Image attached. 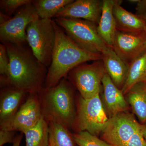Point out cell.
Segmentation results:
<instances>
[{"label": "cell", "instance_id": "30bf717a", "mask_svg": "<svg viewBox=\"0 0 146 146\" xmlns=\"http://www.w3.org/2000/svg\"><path fill=\"white\" fill-rule=\"evenodd\" d=\"M42 116L40 99L38 94H29L13 119L0 129L19 131L24 133L38 123Z\"/></svg>", "mask_w": 146, "mask_h": 146}, {"label": "cell", "instance_id": "8fae6325", "mask_svg": "<svg viewBox=\"0 0 146 146\" xmlns=\"http://www.w3.org/2000/svg\"><path fill=\"white\" fill-rule=\"evenodd\" d=\"M112 48L128 65L146 50L145 31L130 33L117 30Z\"/></svg>", "mask_w": 146, "mask_h": 146}, {"label": "cell", "instance_id": "836d02e7", "mask_svg": "<svg viewBox=\"0 0 146 146\" xmlns=\"http://www.w3.org/2000/svg\"><path fill=\"white\" fill-rule=\"evenodd\" d=\"M138 1V0H129L128 1L131 3H137Z\"/></svg>", "mask_w": 146, "mask_h": 146}, {"label": "cell", "instance_id": "52a82bcc", "mask_svg": "<svg viewBox=\"0 0 146 146\" xmlns=\"http://www.w3.org/2000/svg\"><path fill=\"white\" fill-rule=\"evenodd\" d=\"M106 73L103 61L100 59L78 65L69 73L67 78L82 98L89 99L100 93Z\"/></svg>", "mask_w": 146, "mask_h": 146}, {"label": "cell", "instance_id": "7a4b0ae2", "mask_svg": "<svg viewBox=\"0 0 146 146\" xmlns=\"http://www.w3.org/2000/svg\"><path fill=\"white\" fill-rule=\"evenodd\" d=\"M56 33L55 44L51 63L48 69L44 87L57 85L66 78L74 68L82 63L102 59V54L87 51L76 44L53 20Z\"/></svg>", "mask_w": 146, "mask_h": 146}, {"label": "cell", "instance_id": "277c9868", "mask_svg": "<svg viewBox=\"0 0 146 146\" xmlns=\"http://www.w3.org/2000/svg\"><path fill=\"white\" fill-rule=\"evenodd\" d=\"M54 20L81 48L89 52L102 54L107 47L98 33V25L94 23L76 18H55Z\"/></svg>", "mask_w": 146, "mask_h": 146}, {"label": "cell", "instance_id": "f1b7e54d", "mask_svg": "<svg viewBox=\"0 0 146 146\" xmlns=\"http://www.w3.org/2000/svg\"><path fill=\"white\" fill-rule=\"evenodd\" d=\"M23 133L21 132L19 134L16 135L12 146H20L22 138L23 136Z\"/></svg>", "mask_w": 146, "mask_h": 146}, {"label": "cell", "instance_id": "5bb4252c", "mask_svg": "<svg viewBox=\"0 0 146 146\" xmlns=\"http://www.w3.org/2000/svg\"><path fill=\"white\" fill-rule=\"evenodd\" d=\"M103 95L102 102L109 118L121 112H127L129 105L122 91L115 85L107 73L102 80Z\"/></svg>", "mask_w": 146, "mask_h": 146}, {"label": "cell", "instance_id": "44dd1931", "mask_svg": "<svg viewBox=\"0 0 146 146\" xmlns=\"http://www.w3.org/2000/svg\"><path fill=\"white\" fill-rule=\"evenodd\" d=\"M73 0H35L33 1L36 12L40 19H52Z\"/></svg>", "mask_w": 146, "mask_h": 146}, {"label": "cell", "instance_id": "83f0119b", "mask_svg": "<svg viewBox=\"0 0 146 146\" xmlns=\"http://www.w3.org/2000/svg\"><path fill=\"white\" fill-rule=\"evenodd\" d=\"M136 15L139 16L146 13V0H138L136 3Z\"/></svg>", "mask_w": 146, "mask_h": 146}, {"label": "cell", "instance_id": "ba28073f", "mask_svg": "<svg viewBox=\"0 0 146 146\" xmlns=\"http://www.w3.org/2000/svg\"><path fill=\"white\" fill-rule=\"evenodd\" d=\"M39 19V16L32 3L24 6L14 17L0 25L1 42L2 43L26 45L28 44L27 27L29 24Z\"/></svg>", "mask_w": 146, "mask_h": 146}, {"label": "cell", "instance_id": "9a60e30c", "mask_svg": "<svg viewBox=\"0 0 146 146\" xmlns=\"http://www.w3.org/2000/svg\"><path fill=\"white\" fill-rule=\"evenodd\" d=\"M102 54L106 73L115 85L121 90L127 76L128 65L112 47L108 46Z\"/></svg>", "mask_w": 146, "mask_h": 146}, {"label": "cell", "instance_id": "484cf974", "mask_svg": "<svg viewBox=\"0 0 146 146\" xmlns=\"http://www.w3.org/2000/svg\"><path fill=\"white\" fill-rule=\"evenodd\" d=\"M126 146H146V141L142 132L141 125V127L131 137Z\"/></svg>", "mask_w": 146, "mask_h": 146}, {"label": "cell", "instance_id": "6da1fadb", "mask_svg": "<svg viewBox=\"0 0 146 146\" xmlns=\"http://www.w3.org/2000/svg\"><path fill=\"white\" fill-rule=\"evenodd\" d=\"M9 59L8 71L0 76L1 88L14 87L29 94H37L44 87L48 69L35 56L30 47L2 43Z\"/></svg>", "mask_w": 146, "mask_h": 146}, {"label": "cell", "instance_id": "d6986e66", "mask_svg": "<svg viewBox=\"0 0 146 146\" xmlns=\"http://www.w3.org/2000/svg\"><path fill=\"white\" fill-rule=\"evenodd\" d=\"M146 80V50L128 65L127 76L121 91L126 94L134 85Z\"/></svg>", "mask_w": 146, "mask_h": 146}, {"label": "cell", "instance_id": "e0dca14e", "mask_svg": "<svg viewBox=\"0 0 146 146\" xmlns=\"http://www.w3.org/2000/svg\"><path fill=\"white\" fill-rule=\"evenodd\" d=\"M117 0H103L102 9L97 30L101 38L109 46L113 47L117 25L113 8Z\"/></svg>", "mask_w": 146, "mask_h": 146}, {"label": "cell", "instance_id": "3957f363", "mask_svg": "<svg viewBox=\"0 0 146 146\" xmlns=\"http://www.w3.org/2000/svg\"><path fill=\"white\" fill-rule=\"evenodd\" d=\"M74 88L66 78L53 87H43L37 94L42 115L48 122L60 123L76 131L77 101Z\"/></svg>", "mask_w": 146, "mask_h": 146}, {"label": "cell", "instance_id": "9c48e42d", "mask_svg": "<svg viewBox=\"0 0 146 146\" xmlns=\"http://www.w3.org/2000/svg\"><path fill=\"white\" fill-rule=\"evenodd\" d=\"M141 125L134 114L121 112L109 118L102 133V139L111 146H126Z\"/></svg>", "mask_w": 146, "mask_h": 146}, {"label": "cell", "instance_id": "4316f807", "mask_svg": "<svg viewBox=\"0 0 146 146\" xmlns=\"http://www.w3.org/2000/svg\"><path fill=\"white\" fill-rule=\"evenodd\" d=\"M15 131L0 129V146L7 143H13L16 135Z\"/></svg>", "mask_w": 146, "mask_h": 146}, {"label": "cell", "instance_id": "e575fe53", "mask_svg": "<svg viewBox=\"0 0 146 146\" xmlns=\"http://www.w3.org/2000/svg\"><path fill=\"white\" fill-rule=\"evenodd\" d=\"M145 32H146V27L145 29Z\"/></svg>", "mask_w": 146, "mask_h": 146}, {"label": "cell", "instance_id": "d6a6232c", "mask_svg": "<svg viewBox=\"0 0 146 146\" xmlns=\"http://www.w3.org/2000/svg\"><path fill=\"white\" fill-rule=\"evenodd\" d=\"M140 17H141L146 23V13L144 14V15H142V16H140Z\"/></svg>", "mask_w": 146, "mask_h": 146}, {"label": "cell", "instance_id": "cb8c5ba5", "mask_svg": "<svg viewBox=\"0 0 146 146\" xmlns=\"http://www.w3.org/2000/svg\"><path fill=\"white\" fill-rule=\"evenodd\" d=\"M32 2L31 0H1L0 6L2 12L11 16L18 9Z\"/></svg>", "mask_w": 146, "mask_h": 146}, {"label": "cell", "instance_id": "7c38bea8", "mask_svg": "<svg viewBox=\"0 0 146 146\" xmlns=\"http://www.w3.org/2000/svg\"><path fill=\"white\" fill-rule=\"evenodd\" d=\"M103 0H77L66 6L54 18H76L90 21L98 25Z\"/></svg>", "mask_w": 146, "mask_h": 146}, {"label": "cell", "instance_id": "4dcf8cb0", "mask_svg": "<svg viewBox=\"0 0 146 146\" xmlns=\"http://www.w3.org/2000/svg\"><path fill=\"white\" fill-rule=\"evenodd\" d=\"M141 128L144 138L146 141V123L141 124Z\"/></svg>", "mask_w": 146, "mask_h": 146}, {"label": "cell", "instance_id": "8992f818", "mask_svg": "<svg viewBox=\"0 0 146 146\" xmlns=\"http://www.w3.org/2000/svg\"><path fill=\"white\" fill-rule=\"evenodd\" d=\"M75 133L86 131L97 136L102 134L109 117L104 107L100 94L89 99L78 97Z\"/></svg>", "mask_w": 146, "mask_h": 146}, {"label": "cell", "instance_id": "ffe728a7", "mask_svg": "<svg viewBox=\"0 0 146 146\" xmlns=\"http://www.w3.org/2000/svg\"><path fill=\"white\" fill-rule=\"evenodd\" d=\"M26 146H49L48 122L44 117L34 127L24 132Z\"/></svg>", "mask_w": 146, "mask_h": 146}, {"label": "cell", "instance_id": "d4e9b609", "mask_svg": "<svg viewBox=\"0 0 146 146\" xmlns=\"http://www.w3.org/2000/svg\"><path fill=\"white\" fill-rule=\"evenodd\" d=\"M9 59L5 45L0 44V76L5 75L8 71Z\"/></svg>", "mask_w": 146, "mask_h": 146}, {"label": "cell", "instance_id": "603a6c76", "mask_svg": "<svg viewBox=\"0 0 146 146\" xmlns=\"http://www.w3.org/2000/svg\"><path fill=\"white\" fill-rule=\"evenodd\" d=\"M76 144L78 146H111L98 136L86 131H82L73 134Z\"/></svg>", "mask_w": 146, "mask_h": 146}, {"label": "cell", "instance_id": "2e32d148", "mask_svg": "<svg viewBox=\"0 0 146 146\" xmlns=\"http://www.w3.org/2000/svg\"><path fill=\"white\" fill-rule=\"evenodd\" d=\"M122 1L117 0L113 8L117 29L126 32L145 31L146 23L140 16L128 11L121 5Z\"/></svg>", "mask_w": 146, "mask_h": 146}, {"label": "cell", "instance_id": "5b68a950", "mask_svg": "<svg viewBox=\"0 0 146 146\" xmlns=\"http://www.w3.org/2000/svg\"><path fill=\"white\" fill-rule=\"evenodd\" d=\"M28 44L35 56L47 68L51 63L56 41L52 19H39L27 28Z\"/></svg>", "mask_w": 146, "mask_h": 146}, {"label": "cell", "instance_id": "4fadbf2b", "mask_svg": "<svg viewBox=\"0 0 146 146\" xmlns=\"http://www.w3.org/2000/svg\"><path fill=\"white\" fill-rule=\"evenodd\" d=\"M29 94L14 87L1 88L0 127L8 124L13 119Z\"/></svg>", "mask_w": 146, "mask_h": 146}, {"label": "cell", "instance_id": "f546056e", "mask_svg": "<svg viewBox=\"0 0 146 146\" xmlns=\"http://www.w3.org/2000/svg\"><path fill=\"white\" fill-rule=\"evenodd\" d=\"M12 18L11 16L7 15L3 12L1 11L0 12V25L7 22Z\"/></svg>", "mask_w": 146, "mask_h": 146}, {"label": "cell", "instance_id": "d590c367", "mask_svg": "<svg viewBox=\"0 0 146 146\" xmlns=\"http://www.w3.org/2000/svg\"><path fill=\"white\" fill-rule=\"evenodd\" d=\"M145 83L146 84V80H145Z\"/></svg>", "mask_w": 146, "mask_h": 146}, {"label": "cell", "instance_id": "ac0fdd59", "mask_svg": "<svg viewBox=\"0 0 146 146\" xmlns=\"http://www.w3.org/2000/svg\"><path fill=\"white\" fill-rule=\"evenodd\" d=\"M125 96L139 123L141 124L146 123V84L145 82L136 84Z\"/></svg>", "mask_w": 146, "mask_h": 146}, {"label": "cell", "instance_id": "7402d4cb", "mask_svg": "<svg viewBox=\"0 0 146 146\" xmlns=\"http://www.w3.org/2000/svg\"><path fill=\"white\" fill-rule=\"evenodd\" d=\"M49 132L56 146H75L73 134L68 127L60 123L48 122Z\"/></svg>", "mask_w": 146, "mask_h": 146}, {"label": "cell", "instance_id": "1f68e13d", "mask_svg": "<svg viewBox=\"0 0 146 146\" xmlns=\"http://www.w3.org/2000/svg\"><path fill=\"white\" fill-rule=\"evenodd\" d=\"M49 146H56L55 144L53 139L49 134Z\"/></svg>", "mask_w": 146, "mask_h": 146}]
</instances>
